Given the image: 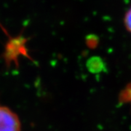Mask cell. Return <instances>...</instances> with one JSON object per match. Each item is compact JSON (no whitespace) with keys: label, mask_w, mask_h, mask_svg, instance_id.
I'll use <instances>...</instances> for the list:
<instances>
[{"label":"cell","mask_w":131,"mask_h":131,"mask_svg":"<svg viewBox=\"0 0 131 131\" xmlns=\"http://www.w3.org/2000/svg\"><path fill=\"white\" fill-rule=\"evenodd\" d=\"M124 22H125L127 30L131 33V7L127 10V12L125 14Z\"/></svg>","instance_id":"cell-2"},{"label":"cell","mask_w":131,"mask_h":131,"mask_svg":"<svg viewBox=\"0 0 131 131\" xmlns=\"http://www.w3.org/2000/svg\"><path fill=\"white\" fill-rule=\"evenodd\" d=\"M18 116L9 108L0 105V131H20Z\"/></svg>","instance_id":"cell-1"}]
</instances>
